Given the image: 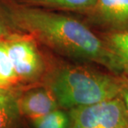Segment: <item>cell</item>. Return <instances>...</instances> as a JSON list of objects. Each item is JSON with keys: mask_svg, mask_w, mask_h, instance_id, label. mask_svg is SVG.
I'll return each instance as SVG.
<instances>
[{"mask_svg": "<svg viewBox=\"0 0 128 128\" xmlns=\"http://www.w3.org/2000/svg\"><path fill=\"white\" fill-rule=\"evenodd\" d=\"M4 12L14 28L32 36L38 42L60 55L82 62L96 64L122 75L117 63L99 33L71 15L12 1Z\"/></svg>", "mask_w": 128, "mask_h": 128, "instance_id": "obj_1", "label": "cell"}, {"mask_svg": "<svg viewBox=\"0 0 128 128\" xmlns=\"http://www.w3.org/2000/svg\"><path fill=\"white\" fill-rule=\"evenodd\" d=\"M128 78L88 64L54 61L43 84L66 111L119 96Z\"/></svg>", "mask_w": 128, "mask_h": 128, "instance_id": "obj_2", "label": "cell"}, {"mask_svg": "<svg viewBox=\"0 0 128 128\" xmlns=\"http://www.w3.org/2000/svg\"><path fill=\"white\" fill-rule=\"evenodd\" d=\"M19 84L30 86L43 84L54 60L40 51L38 41L22 32H12L4 40Z\"/></svg>", "mask_w": 128, "mask_h": 128, "instance_id": "obj_3", "label": "cell"}, {"mask_svg": "<svg viewBox=\"0 0 128 128\" xmlns=\"http://www.w3.org/2000/svg\"><path fill=\"white\" fill-rule=\"evenodd\" d=\"M68 112V128H128V115L119 96Z\"/></svg>", "mask_w": 128, "mask_h": 128, "instance_id": "obj_4", "label": "cell"}, {"mask_svg": "<svg viewBox=\"0 0 128 128\" xmlns=\"http://www.w3.org/2000/svg\"><path fill=\"white\" fill-rule=\"evenodd\" d=\"M90 24L103 30L119 31L128 28V0H96L83 14Z\"/></svg>", "mask_w": 128, "mask_h": 128, "instance_id": "obj_5", "label": "cell"}, {"mask_svg": "<svg viewBox=\"0 0 128 128\" xmlns=\"http://www.w3.org/2000/svg\"><path fill=\"white\" fill-rule=\"evenodd\" d=\"M18 105L22 117L29 121L59 108L52 92L44 84L19 88Z\"/></svg>", "mask_w": 128, "mask_h": 128, "instance_id": "obj_6", "label": "cell"}, {"mask_svg": "<svg viewBox=\"0 0 128 128\" xmlns=\"http://www.w3.org/2000/svg\"><path fill=\"white\" fill-rule=\"evenodd\" d=\"M19 88H0V128H22L24 117L18 105Z\"/></svg>", "mask_w": 128, "mask_h": 128, "instance_id": "obj_7", "label": "cell"}, {"mask_svg": "<svg viewBox=\"0 0 128 128\" xmlns=\"http://www.w3.org/2000/svg\"><path fill=\"white\" fill-rule=\"evenodd\" d=\"M118 65L122 75L128 78V28L99 33Z\"/></svg>", "mask_w": 128, "mask_h": 128, "instance_id": "obj_8", "label": "cell"}, {"mask_svg": "<svg viewBox=\"0 0 128 128\" xmlns=\"http://www.w3.org/2000/svg\"><path fill=\"white\" fill-rule=\"evenodd\" d=\"M96 0H15L27 6L40 8L53 11L74 12L85 14L92 8Z\"/></svg>", "mask_w": 128, "mask_h": 128, "instance_id": "obj_9", "label": "cell"}, {"mask_svg": "<svg viewBox=\"0 0 128 128\" xmlns=\"http://www.w3.org/2000/svg\"><path fill=\"white\" fill-rule=\"evenodd\" d=\"M20 84L4 41L0 42V88H18Z\"/></svg>", "mask_w": 128, "mask_h": 128, "instance_id": "obj_10", "label": "cell"}, {"mask_svg": "<svg viewBox=\"0 0 128 128\" xmlns=\"http://www.w3.org/2000/svg\"><path fill=\"white\" fill-rule=\"evenodd\" d=\"M32 128H68L70 116L66 110L58 108L42 116L30 120Z\"/></svg>", "mask_w": 128, "mask_h": 128, "instance_id": "obj_11", "label": "cell"}, {"mask_svg": "<svg viewBox=\"0 0 128 128\" xmlns=\"http://www.w3.org/2000/svg\"><path fill=\"white\" fill-rule=\"evenodd\" d=\"M11 27H12L7 17L5 16L4 11L0 12V42H2L10 33L12 32Z\"/></svg>", "mask_w": 128, "mask_h": 128, "instance_id": "obj_12", "label": "cell"}, {"mask_svg": "<svg viewBox=\"0 0 128 128\" xmlns=\"http://www.w3.org/2000/svg\"><path fill=\"white\" fill-rule=\"evenodd\" d=\"M120 99L122 100V103L124 105V107L126 111V113L128 115V81L125 84L124 86L122 88L121 92L119 94Z\"/></svg>", "mask_w": 128, "mask_h": 128, "instance_id": "obj_13", "label": "cell"}]
</instances>
